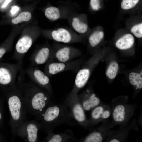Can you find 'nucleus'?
Masks as SVG:
<instances>
[{
	"label": "nucleus",
	"instance_id": "26",
	"mask_svg": "<svg viewBox=\"0 0 142 142\" xmlns=\"http://www.w3.org/2000/svg\"><path fill=\"white\" fill-rule=\"evenodd\" d=\"M90 4L92 9L97 11L100 8L99 0H90Z\"/></svg>",
	"mask_w": 142,
	"mask_h": 142
},
{
	"label": "nucleus",
	"instance_id": "17",
	"mask_svg": "<svg viewBox=\"0 0 142 142\" xmlns=\"http://www.w3.org/2000/svg\"><path fill=\"white\" fill-rule=\"evenodd\" d=\"M104 37L103 32L98 31H95L89 35L88 41L90 46L94 47L97 45L101 42Z\"/></svg>",
	"mask_w": 142,
	"mask_h": 142
},
{
	"label": "nucleus",
	"instance_id": "25",
	"mask_svg": "<svg viewBox=\"0 0 142 142\" xmlns=\"http://www.w3.org/2000/svg\"><path fill=\"white\" fill-rule=\"evenodd\" d=\"M63 140L62 137L60 135H49L44 141L48 142H60L62 141Z\"/></svg>",
	"mask_w": 142,
	"mask_h": 142
},
{
	"label": "nucleus",
	"instance_id": "6",
	"mask_svg": "<svg viewBox=\"0 0 142 142\" xmlns=\"http://www.w3.org/2000/svg\"><path fill=\"white\" fill-rule=\"evenodd\" d=\"M49 37L57 42L70 44L82 41L81 37L68 27L57 28L51 31Z\"/></svg>",
	"mask_w": 142,
	"mask_h": 142
},
{
	"label": "nucleus",
	"instance_id": "14",
	"mask_svg": "<svg viewBox=\"0 0 142 142\" xmlns=\"http://www.w3.org/2000/svg\"><path fill=\"white\" fill-rule=\"evenodd\" d=\"M100 102L99 99L96 96L95 94L92 93L89 95L87 99L83 102V107L85 110L88 111L97 106Z\"/></svg>",
	"mask_w": 142,
	"mask_h": 142
},
{
	"label": "nucleus",
	"instance_id": "16",
	"mask_svg": "<svg viewBox=\"0 0 142 142\" xmlns=\"http://www.w3.org/2000/svg\"><path fill=\"white\" fill-rule=\"evenodd\" d=\"M125 108L122 105H117L113 111L112 116L114 120L117 122L123 121L125 118Z\"/></svg>",
	"mask_w": 142,
	"mask_h": 142
},
{
	"label": "nucleus",
	"instance_id": "22",
	"mask_svg": "<svg viewBox=\"0 0 142 142\" xmlns=\"http://www.w3.org/2000/svg\"><path fill=\"white\" fill-rule=\"evenodd\" d=\"M139 0H122L121 6L124 10H128L135 7L137 4Z\"/></svg>",
	"mask_w": 142,
	"mask_h": 142
},
{
	"label": "nucleus",
	"instance_id": "7",
	"mask_svg": "<svg viewBox=\"0 0 142 142\" xmlns=\"http://www.w3.org/2000/svg\"><path fill=\"white\" fill-rule=\"evenodd\" d=\"M31 80L38 87L45 90L51 95L52 91L49 77L36 66L24 69Z\"/></svg>",
	"mask_w": 142,
	"mask_h": 142
},
{
	"label": "nucleus",
	"instance_id": "33",
	"mask_svg": "<svg viewBox=\"0 0 142 142\" xmlns=\"http://www.w3.org/2000/svg\"><path fill=\"white\" fill-rule=\"evenodd\" d=\"M4 0H0V4H1Z\"/></svg>",
	"mask_w": 142,
	"mask_h": 142
},
{
	"label": "nucleus",
	"instance_id": "31",
	"mask_svg": "<svg viewBox=\"0 0 142 142\" xmlns=\"http://www.w3.org/2000/svg\"><path fill=\"white\" fill-rule=\"evenodd\" d=\"M119 141L117 139H114L111 140L110 142H119Z\"/></svg>",
	"mask_w": 142,
	"mask_h": 142
},
{
	"label": "nucleus",
	"instance_id": "18",
	"mask_svg": "<svg viewBox=\"0 0 142 142\" xmlns=\"http://www.w3.org/2000/svg\"><path fill=\"white\" fill-rule=\"evenodd\" d=\"M131 84L138 89L142 88V72L138 73L136 72L131 73L129 76Z\"/></svg>",
	"mask_w": 142,
	"mask_h": 142
},
{
	"label": "nucleus",
	"instance_id": "30",
	"mask_svg": "<svg viewBox=\"0 0 142 142\" xmlns=\"http://www.w3.org/2000/svg\"><path fill=\"white\" fill-rule=\"evenodd\" d=\"M6 53L5 52L0 48V59H1Z\"/></svg>",
	"mask_w": 142,
	"mask_h": 142
},
{
	"label": "nucleus",
	"instance_id": "15",
	"mask_svg": "<svg viewBox=\"0 0 142 142\" xmlns=\"http://www.w3.org/2000/svg\"><path fill=\"white\" fill-rule=\"evenodd\" d=\"M83 108L79 103L75 104L72 108L73 116L75 120L78 122H84L86 119V116Z\"/></svg>",
	"mask_w": 142,
	"mask_h": 142
},
{
	"label": "nucleus",
	"instance_id": "23",
	"mask_svg": "<svg viewBox=\"0 0 142 142\" xmlns=\"http://www.w3.org/2000/svg\"><path fill=\"white\" fill-rule=\"evenodd\" d=\"M102 107L101 106H97L92 111L91 113V116L95 119H97L102 118L104 111Z\"/></svg>",
	"mask_w": 142,
	"mask_h": 142
},
{
	"label": "nucleus",
	"instance_id": "11",
	"mask_svg": "<svg viewBox=\"0 0 142 142\" xmlns=\"http://www.w3.org/2000/svg\"><path fill=\"white\" fill-rule=\"evenodd\" d=\"M83 16L75 12L71 14L67 19L72 29L80 36L85 33L88 29V24L83 19Z\"/></svg>",
	"mask_w": 142,
	"mask_h": 142
},
{
	"label": "nucleus",
	"instance_id": "9",
	"mask_svg": "<svg viewBox=\"0 0 142 142\" xmlns=\"http://www.w3.org/2000/svg\"><path fill=\"white\" fill-rule=\"evenodd\" d=\"M48 105L36 118L40 121L38 123L40 128L49 134L51 132L52 123L59 116L60 110L57 106Z\"/></svg>",
	"mask_w": 142,
	"mask_h": 142
},
{
	"label": "nucleus",
	"instance_id": "27",
	"mask_svg": "<svg viewBox=\"0 0 142 142\" xmlns=\"http://www.w3.org/2000/svg\"><path fill=\"white\" fill-rule=\"evenodd\" d=\"M19 7L17 6H13L11 7L10 11L12 15H14L19 11Z\"/></svg>",
	"mask_w": 142,
	"mask_h": 142
},
{
	"label": "nucleus",
	"instance_id": "21",
	"mask_svg": "<svg viewBox=\"0 0 142 142\" xmlns=\"http://www.w3.org/2000/svg\"><path fill=\"white\" fill-rule=\"evenodd\" d=\"M103 140L101 134L98 132H95L91 133L84 140L85 142H101Z\"/></svg>",
	"mask_w": 142,
	"mask_h": 142
},
{
	"label": "nucleus",
	"instance_id": "1",
	"mask_svg": "<svg viewBox=\"0 0 142 142\" xmlns=\"http://www.w3.org/2000/svg\"><path fill=\"white\" fill-rule=\"evenodd\" d=\"M25 74L24 69H22L17 76V83L21 90L27 113L36 117L49 105L51 94L31 80L25 81Z\"/></svg>",
	"mask_w": 142,
	"mask_h": 142
},
{
	"label": "nucleus",
	"instance_id": "3",
	"mask_svg": "<svg viewBox=\"0 0 142 142\" xmlns=\"http://www.w3.org/2000/svg\"><path fill=\"white\" fill-rule=\"evenodd\" d=\"M22 68V66L17 63L0 65V85L6 87L7 92L18 87L17 78Z\"/></svg>",
	"mask_w": 142,
	"mask_h": 142
},
{
	"label": "nucleus",
	"instance_id": "29",
	"mask_svg": "<svg viewBox=\"0 0 142 142\" xmlns=\"http://www.w3.org/2000/svg\"><path fill=\"white\" fill-rule=\"evenodd\" d=\"M12 0H5L0 7L2 9H5Z\"/></svg>",
	"mask_w": 142,
	"mask_h": 142
},
{
	"label": "nucleus",
	"instance_id": "10",
	"mask_svg": "<svg viewBox=\"0 0 142 142\" xmlns=\"http://www.w3.org/2000/svg\"><path fill=\"white\" fill-rule=\"evenodd\" d=\"M28 59L30 62L31 67L55 61L53 47L48 45L40 47L30 56Z\"/></svg>",
	"mask_w": 142,
	"mask_h": 142
},
{
	"label": "nucleus",
	"instance_id": "2",
	"mask_svg": "<svg viewBox=\"0 0 142 142\" xmlns=\"http://www.w3.org/2000/svg\"><path fill=\"white\" fill-rule=\"evenodd\" d=\"M7 97L12 139L13 140L16 136L18 128L26 121L28 113L21 90L18 87L7 92Z\"/></svg>",
	"mask_w": 142,
	"mask_h": 142
},
{
	"label": "nucleus",
	"instance_id": "13",
	"mask_svg": "<svg viewBox=\"0 0 142 142\" xmlns=\"http://www.w3.org/2000/svg\"><path fill=\"white\" fill-rule=\"evenodd\" d=\"M134 42L133 36L131 34H126L120 38L116 42V46L119 49L126 50L131 48Z\"/></svg>",
	"mask_w": 142,
	"mask_h": 142
},
{
	"label": "nucleus",
	"instance_id": "32",
	"mask_svg": "<svg viewBox=\"0 0 142 142\" xmlns=\"http://www.w3.org/2000/svg\"><path fill=\"white\" fill-rule=\"evenodd\" d=\"M2 118V114L1 111H0V121L1 120Z\"/></svg>",
	"mask_w": 142,
	"mask_h": 142
},
{
	"label": "nucleus",
	"instance_id": "12",
	"mask_svg": "<svg viewBox=\"0 0 142 142\" xmlns=\"http://www.w3.org/2000/svg\"><path fill=\"white\" fill-rule=\"evenodd\" d=\"M77 12L67 9H62L58 7L50 6L46 8L44 14L49 19L55 21L62 19H67L72 13Z\"/></svg>",
	"mask_w": 142,
	"mask_h": 142
},
{
	"label": "nucleus",
	"instance_id": "4",
	"mask_svg": "<svg viewBox=\"0 0 142 142\" xmlns=\"http://www.w3.org/2000/svg\"><path fill=\"white\" fill-rule=\"evenodd\" d=\"M82 63L79 59L66 62H50L46 64L44 72L49 77L66 71L77 73L80 68Z\"/></svg>",
	"mask_w": 142,
	"mask_h": 142
},
{
	"label": "nucleus",
	"instance_id": "24",
	"mask_svg": "<svg viewBox=\"0 0 142 142\" xmlns=\"http://www.w3.org/2000/svg\"><path fill=\"white\" fill-rule=\"evenodd\" d=\"M132 33L137 37L141 38L142 37V23L136 25L131 28Z\"/></svg>",
	"mask_w": 142,
	"mask_h": 142
},
{
	"label": "nucleus",
	"instance_id": "28",
	"mask_svg": "<svg viewBox=\"0 0 142 142\" xmlns=\"http://www.w3.org/2000/svg\"><path fill=\"white\" fill-rule=\"evenodd\" d=\"M110 115V113L109 111L108 110H104L102 114V118L106 119L108 118Z\"/></svg>",
	"mask_w": 142,
	"mask_h": 142
},
{
	"label": "nucleus",
	"instance_id": "5",
	"mask_svg": "<svg viewBox=\"0 0 142 142\" xmlns=\"http://www.w3.org/2000/svg\"><path fill=\"white\" fill-rule=\"evenodd\" d=\"M55 61L66 62L74 60L80 56V50L75 47L63 45L55 42L53 46Z\"/></svg>",
	"mask_w": 142,
	"mask_h": 142
},
{
	"label": "nucleus",
	"instance_id": "20",
	"mask_svg": "<svg viewBox=\"0 0 142 142\" xmlns=\"http://www.w3.org/2000/svg\"><path fill=\"white\" fill-rule=\"evenodd\" d=\"M119 67L118 64L115 61L112 62L108 67L106 72L107 76L110 79H113L117 74Z\"/></svg>",
	"mask_w": 142,
	"mask_h": 142
},
{
	"label": "nucleus",
	"instance_id": "8",
	"mask_svg": "<svg viewBox=\"0 0 142 142\" xmlns=\"http://www.w3.org/2000/svg\"><path fill=\"white\" fill-rule=\"evenodd\" d=\"M39 128V124L36 120L26 121L18 128L16 131V136L26 142H37L38 133Z\"/></svg>",
	"mask_w": 142,
	"mask_h": 142
},
{
	"label": "nucleus",
	"instance_id": "19",
	"mask_svg": "<svg viewBox=\"0 0 142 142\" xmlns=\"http://www.w3.org/2000/svg\"><path fill=\"white\" fill-rule=\"evenodd\" d=\"M32 17L31 13L28 11H23L21 13L16 17L11 20L12 23L17 24L23 22L27 21H29Z\"/></svg>",
	"mask_w": 142,
	"mask_h": 142
}]
</instances>
